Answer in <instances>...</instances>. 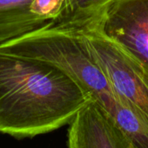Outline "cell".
Segmentation results:
<instances>
[{"label": "cell", "mask_w": 148, "mask_h": 148, "mask_svg": "<svg viewBox=\"0 0 148 148\" xmlns=\"http://www.w3.org/2000/svg\"><path fill=\"white\" fill-rule=\"evenodd\" d=\"M67 21L75 23L80 28L119 103L148 119V77L141 67L86 18Z\"/></svg>", "instance_id": "obj_3"}, {"label": "cell", "mask_w": 148, "mask_h": 148, "mask_svg": "<svg viewBox=\"0 0 148 148\" xmlns=\"http://www.w3.org/2000/svg\"><path fill=\"white\" fill-rule=\"evenodd\" d=\"M113 119L127 136L132 148H148V119L121 103Z\"/></svg>", "instance_id": "obj_7"}, {"label": "cell", "mask_w": 148, "mask_h": 148, "mask_svg": "<svg viewBox=\"0 0 148 148\" xmlns=\"http://www.w3.org/2000/svg\"><path fill=\"white\" fill-rule=\"evenodd\" d=\"M131 147L127 136L93 99L79 112L67 131V148Z\"/></svg>", "instance_id": "obj_5"}, {"label": "cell", "mask_w": 148, "mask_h": 148, "mask_svg": "<svg viewBox=\"0 0 148 148\" xmlns=\"http://www.w3.org/2000/svg\"><path fill=\"white\" fill-rule=\"evenodd\" d=\"M68 0H33L32 12L38 18L50 22H59L67 9Z\"/></svg>", "instance_id": "obj_8"}, {"label": "cell", "mask_w": 148, "mask_h": 148, "mask_svg": "<svg viewBox=\"0 0 148 148\" xmlns=\"http://www.w3.org/2000/svg\"><path fill=\"white\" fill-rule=\"evenodd\" d=\"M92 99L58 67L0 52V132L16 138L51 132Z\"/></svg>", "instance_id": "obj_1"}, {"label": "cell", "mask_w": 148, "mask_h": 148, "mask_svg": "<svg viewBox=\"0 0 148 148\" xmlns=\"http://www.w3.org/2000/svg\"><path fill=\"white\" fill-rule=\"evenodd\" d=\"M86 18L115 42L148 77V0H108Z\"/></svg>", "instance_id": "obj_4"}, {"label": "cell", "mask_w": 148, "mask_h": 148, "mask_svg": "<svg viewBox=\"0 0 148 148\" xmlns=\"http://www.w3.org/2000/svg\"><path fill=\"white\" fill-rule=\"evenodd\" d=\"M107 1L108 0H68L66 12L59 22L70 19L71 18L93 14Z\"/></svg>", "instance_id": "obj_9"}, {"label": "cell", "mask_w": 148, "mask_h": 148, "mask_svg": "<svg viewBox=\"0 0 148 148\" xmlns=\"http://www.w3.org/2000/svg\"><path fill=\"white\" fill-rule=\"evenodd\" d=\"M0 52L53 64L75 79L112 119L119 101L73 22L50 21L45 26L0 45Z\"/></svg>", "instance_id": "obj_2"}, {"label": "cell", "mask_w": 148, "mask_h": 148, "mask_svg": "<svg viewBox=\"0 0 148 148\" xmlns=\"http://www.w3.org/2000/svg\"><path fill=\"white\" fill-rule=\"evenodd\" d=\"M33 0H0V45L20 38L49 22L31 11Z\"/></svg>", "instance_id": "obj_6"}, {"label": "cell", "mask_w": 148, "mask_h": 148, "mask_svg": "<svg viewBox=\"0 0 148 148\" xmlns=\"http://www.w3.org/2000/svg\"><path fill=\"white\" fill-rule=\"evenodd\" d=\"M131 148H132V147H131Z\"/></svg>", "instance_id": "obj_10"}]
</instances>
